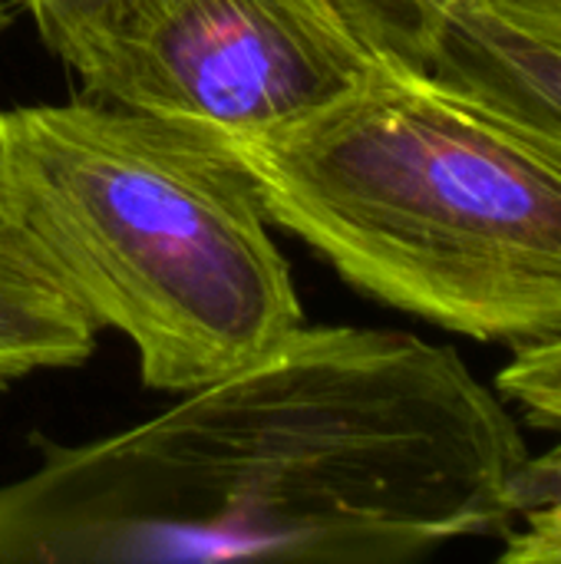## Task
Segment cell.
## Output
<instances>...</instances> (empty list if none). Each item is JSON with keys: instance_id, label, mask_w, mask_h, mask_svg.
Returning a JSON list of instances; mask_svg holds the SVG:
<instances>
[{"instance_id": "1", "label": "cell", "mask_w": 561, "mask_h": 564, "mask_svg": "<svg viewBox=\"0 0 561 564\" xmlns=\"http://www.w3.org/2000/svg\"><path fill=\"white\" fill-rule=\"evenodd\" d=\"M30 443L40 466L0 486V564L417 562L503 539L529 459L453 347L304 324L132 430Z\"/></svg>"}, {"instance_id": "2", "label": "cell", "mask_w": 561, "mask_h": 564, "mask_svg": "<svg viewBox=\"0 0 561 564\" xmlns=\"http://www.w3.org/2000/svg\"><path fill=\"white\" fill-rule=\"evenodd\" d=\"M218 142L360 294L513 350L561 340V169L430 73L374 59L301 122Z\"/></svg>"}, {"instance_id": "3", "label": "cell", "mask_w": 561, "mask_h": 564, "mask_svg": "<svg viewBox=\"0 0 561 564\" xmlns=\"http://www.w3.org/2000/svg\"><path fill=\"white\" fill-rule=\"evenodd\" d=\"M0 225L159 393L215 383L304 324L251 178L192 122L89 96L0 109Z\"/></svg>"}, {"instance_id": "4", "label": "cell", "mask_w": 561, "mask_h": 564, "mask_svg": "<svg viewBox=\"0 0 561 564\" xmlns=\"http://www.w3.org/2000/svg\"><path fill=\"white\" fill-rule=\"evenodd\" d=\"M83 96L265 135L301 122L374 63L327 0H33Z\"/></svg>"}, {"instance_id": "5", "label": "cell", "mask_w": 561, "mask_h": 564, "mask_svg": "<svg viewBox=\"0 0 561 564\" xmlns=\"http://www.w3.org/2000/svg\"><path fill=\"white\" fill-rule=\"evenodd\" d=\"M423 73L561 169V50L466 0L446 17Z\"/></svg>"}, {"instance_id": "6", "label": "cell", "mask_w": 561, "mask_h": 564, "mask_svg": "<svg viewBox=\"0 0 561 564\" xmlns=\"http://www.w3.org/2000/svg\"><path fill=\"white\" fill-rule=\"evenodd\" d=\"M96 330L86 311L0 225V387L36 370L79 367L96 350Z\"/></svg>"}, {"instance_id": "7", "label": "cell", "mask_w": 561, "mask_h": 564, "mask_svg": "<svg viewBox=\"0 0 561 564\" xmlns=\"http://www.w3.org/2000/svg\"><path fill=\"white\" fill-rule=\"evenodd\" d=\"M374 59L427 69L446 17L466 0H327Z\"/></svg>"}, {"instance_id": "8", "label": "cell", "mask_w": 561, "mask_h": 564, "mask_svg": "<svg viewBox=\"0 0 561 564\" xmlns=\"http://www.w3.org/2000/svg\"><path fill=\"white\" fill-rule=\"evenodd\" d=\"M496 390L503 400L522 406L536 423L561 426V340L516 350V357L499 370Z\"/></svg>"}, {"instance_id": "9", "label": "cell", "mask_w": 561, "mask_h": 564, "mask_svg": "<svg viewBox=\"0 0 561 564\" xmlns=\"http://www.w3.org/2000/svg\"><path fill=\"white\" fill-rule=\"evenodd\" d=\"M561 502V440L546 449L542 456H532L522 463L516 482H513V506H516V519L542 509V506H555Z\"/></svg>"}, {"instance_id": "10", "label": "cell", "mask_w": 561, "mask_h": 564, "mask_svg": "<svg viewBox=\"0 0 561 564\" xmlns=\"http://www.w3.org/2000/svg\"><path fill=\"white\" fill-rule=\"evenodd\" d=\"M519 33L561 50V0H473Z\"/></svg>"}, {"instance_id": "11", "label": "cell", "mask_w": 561, "mask_h": 564, "mask_svg": "<svg viewBox=\"0 0 561 564\" xmlns=\"http://www.w3.org/2000/svg\"><path fill=\"white\" fill-rule=\"evenodd\" d=\"M23 10V3L20 0H0V33L13 23V17Z\"/></svg>"}, {"instance_id": "12", "label": "cell", "mask_w": 561, "mask_h": 564, "mask_svg": "<svg viewBox=\"0 0 561 564\" xmlns=\"http://www.w3.org/2000/svg\"><path fill=\"white\" fill-rule=\"evenodd\" d=\"M20 3H23V10H26V7H30V3H33V0H20Z\"/></svg>"}]
</instances>
